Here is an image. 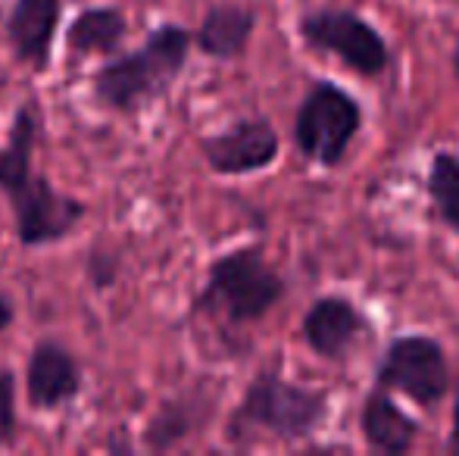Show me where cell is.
I'll return each instance as SVG.
<instances>
[{"instance_id":"cell-16","label":"cell","mask_w":459,"mask_h":456,"mask_svg":"<svg viewBox=\"0 0 459 456\" xmlns=\"http://www.w3.org/2000/svg\"><path fill=\"white\" fill-rule=\"evenodd\" d=\"M191 428H194L191 407L172 400V403H163V409L151 419V426H147V432H144V441L151 451H169L185 434H191Z\"/></svg>"},{"instance_id":"cell-3","label":"cell","mask_w":459,"mask_h":456,"mask_svg":"<svg viewBox=\"0 0 459 456\" xmlns=\"http://www.w3.org/2000/svg\"><path fill=\"white\" fill-rule=\"evenodd\" d=\"M281 275L263 260V247H238L210 262L206 285L194 300L197 313H222L231 325L256 323L281 300Z\"/></svg>"},{"instance_id":"cell-4","label":"cell","mask_w":459,"mask_h":456,"mask_svg":"<svg viewBox=\"0 0 459 456\" xmlns=\"http://www.w3.org/2000/svg\"><path fill=\"white\" fill-rule=\"evenodd\" d=\"M363 125V107L332 82L319 79L303 94L294 116V141L303 159L316 166H338Z\"/></svg>"},{"instance_id":"cell-21","label":"cell","mask_w":459,"mask_h":456,"mask_svg":"<svg viewBox=\"0 0 459 456\" xmlns=\"http://www.w3.org/2000/svg\"><path fill=\"white\" fill-rule=\"evenodd\" d=\"M454 73H456V79H459V38H456V47H454Z\"/></svg>"},{"instance_id":"cell-19","label":"cell","mask_w":459,"mask_h":456,"mask_svg":"<svg viewBox=\"0 0 459 456\" xmlns=\"http://www.w3.org/2000/svg\"><path fill=\"white\" fill-rule=\"evenodd\" d=\"M447 447L454 453H459V375H456V403H454V426H450V438Z\"/></svg>"},{"instance_id":"cell-7","label":"cell","mask_w":459,"mask_h":456,"mask_svg":"<svg viewBox=\"0 0 459 456\" xmlns=\"http://www.w3.org/2000/svg\"><path fill=\"white\" fill-rule=\"evenodd\" d=\"M6 201H10L13 216H16V237L25 247L63 241L85 219V203L60 194L48 182V176H31L13 194H6Z\"/></svg>"},{"instance_id":"cell-11","label":"cell","mask_w":459,"mask_h":456,"mask_svg":"<svg viewBox=\"0 0 459 456\" xmlns=\"http://www.w3.org/2000/svg\"><path fill=\"white\" fill-rule=\"evenodd\" d=\"M359 325H363V319H359L357 306L347 297L328 294V297L316 300L307 316H303V341L319 357L341 359L347 353V347L357 341Z\"/></svg>"},{"instance_id":"cell-2","label":"cell","mask_w":459,"mask_h":456,"mask_svg":"<svg viewBox=\"0 0 459 456\" xmlns=\"http://www.w3.org/2000/svg\"><path fill=\"white\" fill-rule=\"evenodd\" d=\"M325 419V394L300 388L266 369L247 384L229 419V441L241 444L250 434H275L281 441H307Z\"/></svg>"},{"instance_id":"cell-6","label":"cell","mask_w":459,"mask_h":456,"mask_svg":"<svg viewBox=\"0 0 459 456\" xmlns=\"http://www.w3.org/2000/svg\"><path fill=\"white\" fill-rule=\"evenodd\" d=\"M375 382L378 388L400 391L419 407L431 409L450 388L447 353L429 335H400L387 344Z\"/></svg>"},{"instance_id":"cell-17","label":"cell","mask_w":459,"mask_h":456,"mask_svg":"<svg viewBox=\"0 0 459 456\" xmlns=\"http://www.w3.org/2000/svg\"><path fill=\"white\" fill-rule=\"evenodd\" d=\"M13 400H16V378H13V372L0 369V444H13V438H16Z\"/></svg>"},{"instance_id":"cell-12","label":"cell","mask_w":459,"mask_h":456,"mask_svg":"<svg viewBox=\"0 0 459 456\" xmlns=\"http://www.w3.org/2000/svg\"><path fill=\"white\" fill-rule=\"evenodd\" d=\"M254 29H256V13L250 6L216 4L206 10L194 41L212 60H238L247 50Z\"/></svg>"},{"instance_id":"cell-8","label":"cell","mask_w":459,"mask_h":456,"mask_svg":"<svg viewBox=\"0 0 459 456\" xmlns=\"http://www.w3.org/2000/svg\"><path fill=\"white\" fill-rule=\"evenodd\" d=\"M200 151L206 166L219 176H247V172L269 169L278 159V132L263 116L238 119L225 132L204 138Z\"/></svg>"},{"instance_id":"cell-18","label":"cell","mask_w":459,"mask_h":456,"mask_svg":"<svg viewBox=\"0 0 459 456\" xmlns=\"http://www.w3.org/2000/svg\"><path fill=\"white\" fill-rule=\"evenodd\" d=\"M113 279H116V260L103 262L100 254H91V285L107 288L113 285Z\"/></svg>"},{"instance_id":"cell-5","label":"cell","mask_w":459,"mask_h":456,"mask_svg":"<svg viewBox=\"0 0 459 456\" xmlns=\"http://www.w3.org/2000/svg\"><path fill=\"white\" fill-rule=\"evenodd\" d=\"M297 29L309 47L334 54L344 66L366 79L381 75L391 63V47L381 31L353 10H313L300 16Z\"/></svg>"},{"instance_id":"cell-20","label":"cell","mask_w":459,"mask_h":456,"mask_svg":"<svg viewBox=\"0 0 459 456\" xmlns=\"http://www.w3.org/2000/svg\"><path fill=\"white\" fill-rule=\"evenodd\" d=\"M10 323H13V306H10V300L0 294V331H4Z\"/></svg>"},{"instance_id":"cell-9","label":"cell","mask_w":459,"mask_h":456,"mask_svg":"<svg viewBox=\"0 0 459 456\" xmlns=\"http://www.w3.org/2000/svg\"><path fill=\"white\" fill-rule=\"evenodd\" d=\"M82 388L79 363L60 341H38L25 369V394L35 409H56Z\"/></svg>"},{"instance_id":"cell-1","label":"cell","mask_w":459,"mask_h":456,"mask_svg":"<svg viewBox=\"0 0 459 456\" xmlns=\"http://www.w3.org/2000/svg\"><path fill=\"white\" fill-rule=\"evenodd\" d=\"M191 50V31L163 22L147 35L138 50L107 60L94 73V98L113 113H134L163 98L178 79Z\"/></svg>"},{"instance_id":"cell-15","label":"cell","mask_w":459,"mask_h":456,"mask_svg":"<svg viewBox=\"0 0 459 456\" xmlns=\"http://www.w3.org/2000/svg\"><path fill=\"white\" fill-rule=\"evenodd\" d=\"M429 197L444 226L459 231V153L437 151L429 166Z\"/></svg>"},{"instance_id":"cell-14","label":"cell","mask_w":459,"mask_h":456,"mask_svg":"<svg viewBox=\"0 0 459 456\" xmlns=\"http://www.w3.org/2000/svg\"><path fill=\"white\" fill-rule=\"evenodd\" d=\"M128 31L122 10L116 6H88L73 19L66 31V47L75 56L82 54H116Z\"/></svg>"},{"instance_id":"cell-13","label":"cell","mask_w":459,"mask_h":456,"mask_svg":"<svg viewBox=\"0 0 459 456\" xmlns=\"http://www.w3.org/2000/svg\"><path fill=\"white\" fill-rule=\"evenodd\" d=\"M363 438L372 451L381 453H406L416 444L419 426L387 397V388H375L363 403Z\"/></svg>"},{"instance_id":"cell-10","label":"cell","mask_w":459,"mask_h":456,"mask_svg":"<svg viewBox=\"0 0 459 456\" xmlns=\"http://www.w3.org/2000/svg\"><path fill=\"white\" fill-rule=\"evenodd\" d=\"M60 13L63 0H16L13 4L10 19H6V38L19 63L48 69Z\"/></svg>"}]
</instances>
